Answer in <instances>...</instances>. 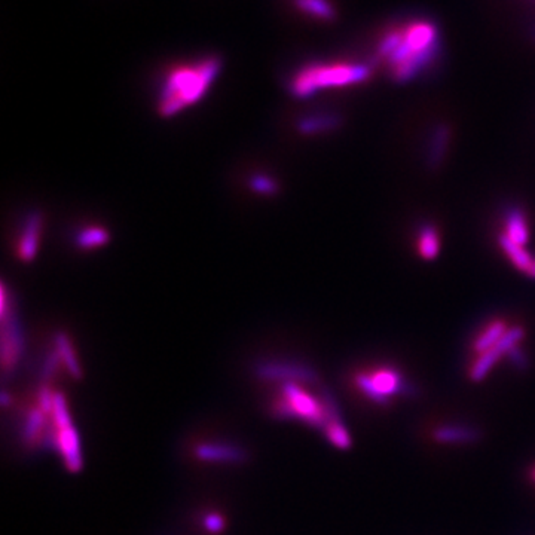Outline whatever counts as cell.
Wrapping results in <instances>:
<instances>
[{
	"label": "cell",
	"mask_w": 535,
	"mask_h": 535,
	"mask_svg": "<svg viewBox=\"0 0 535 535\" xmlns=\"http://www.w3.org/2000/svg\"><path fill=\"white\" fill-rule=\"evenodd\" d=\"M221 70L222 60L214 55L173 67L166 72L159 88L158 113L164 118H171L196 105L207 94Z\"/></svg>",
	"instance_id": "1"
},
{
	"label": "cell",
	"mask_w": 535,
	"mask_h": 535,
	"mask_svg": "<svg viewBox=\"0 0 535 535\" xmlns=\"http://www.w3.org/2000/svg\"><path fill=\"white\" fill-rule=\"evenodd\" d=\"M440 49L438 26L428 20H415L403 26L398 46L383 63L394 82L406 83L428 70L439 60Z\"/></svg>",
	"instance_id": "2"
},
{
	"label": "cell",
	"mask_w": 535,
	"mask_h": 535,
	"mask_svg": "<svg viewBox=\"0 0 535 535\" xmlns=\"http://www.w3.org/2000/svg\"><path fill=\"white\" fill-rule=\"evenodd\" d=\"M375 63H311L292 76L289 91L296 98H308L322 90L356 85L369 79Z\"/></svg>",
	"instance_id": "3"
},
{
	"label": "cell",
	"mask_w": 535,
	"mask_h": 535,
	"mask_svg": "<svg viewBox=\"0 0 535 535\" xmlns=\"http://www.w3.org/2000/svg\"><path fill=\"white\" fill-rule=\"evenodd\" d=\"M282 400H280L275 412L280 416L300 418L317 428H327V418L323 403L300 388L295 382H284L281 387Z\"/></svg>",
	"instance_id": "4"
},
{
	"label": "cell",
	"mask_w": 535,
	"mask_h": 535,
	"mask_svg": "<svg viewBox=\"0 0 535 535\" xmlns=\"http://www.w3.org/2000/svg\"><path fill=\"white\" fill-rule=\"evenodd\" d=\"M525 337V330L521 326H513L507 330L503 338L499 339L492 348H489L487 353L480 354V357L476 360V363L472 366L470 371V378L473 382H480L484 376L489 374V371L494 367V364L503 357L507 356L509 351L519 345V342Z\"/></svg>",
	"instance_id": "5"
},
{
	"label": "cell",
	"mask_w": 535,
	"mask_h": 535,
	"mask_svg": "<svg viewBox=\"0 0 535 535\" xmlns=\"http://www.w3.org/2000/svg\"><path fill=\"white\" fill-rule=\"evenodd\" d=\"M42 233V217L39 214H31L26 221L23 231L18 235V240L15 243L16 256L24 262H30L35 259L39 241Z\"/></svg>",
	"instance_id": "6"
},
{
	"label": "cell",
	"mask_w": 535,
	"mask_h": 535,
	"mask_svg": "<svg viewBox=\"0 0 535 535\" xmlns=\"http://www.w3.org/2000/svg\"><path fill=\"white\" fill-rule=\"evenodd\" d=\"M450 136H452V131L447 124H438L433 127L425 150V164L428 169L436 170L439 165H442L449 149Z\"/></svg>",
	"instance_id": "7"
},
{
	"label": "cell",
	"mask_w": 535,
	"mask_h": 535,
	"mask_svg": "<svg viewBox=\"0 0 535 535\" xmlns=\"http://www.w3.org/2000/svg\"><path fill=\"white\" fill-rule=\"evenodd\" d=\"M2 361L5 369H9L20 359L23 351V338L18 326L12 319V314L11 319H8V315H2Z\"/></svg>",
	"instance_id": "8"
},
{
	"label": "cell",
	"mask_w": 535,
	"mask_h": 535,
	"mask_svg": "<svg viewBox=\"0 0 535 535\" xmlns=\"http://www.w3.org/2000/svg\"><path fill=\"white\" fill-rule=\"evenodd\" d=\"M60 452L63 454L67 467L70 472H78L82 467V454H80V443L79 436L73 425L67 428H57V434L54 438Z\"/></svg>",
	"instance_id": "9"
},
{
	"label": "cell",
	"mask_w": 535,
	"mask_h": 535,
	"mask_svg": "<svg viewBox=\"0 0 535 535\" xmlns=\"http://www.w3.org/2000/svg\"><path fill=\"white\" fill-rule=\"evenodd\" d=\"M262 376L270 379H280L286 382H295V381H304V382H317L319 376H317L315 371L307 366L300 364H271L265 366L260 371Z\"/></svg>",
	"instance_id": "10"
},
{
	"label": "cell",
	"mask_w": 535,
	"mask_h": 535,
	"mask_svg": "<svg viewBox=\"0 0 535 535\" xmlns=\"http://www.w3.org/2000/svg\"><path fill=\"white\" fill-rule=\"evenodd\" d=\"M371 376L374 382L376 383V387L386 396H391V394H403L409 397L416 396V388L410 382L401 378V375L394 369H381Z\"/></svg>",
	"instance_id": "11"
},
{
	"label": "cell",
	"mask_w": 535,
	"mask_h": 535,
	"mask_svg": "<svg viewBox=\"0 0 535 535\" xmlns=\"http://www.w3.org/2000/svg\"><path fill=\"white\" fill-rule=\"evenodd\" d=\"M482 431L468 425H443L433 431V439L439 443H476L482 439Z\"/></svg>",
	"instance_id": "12"
},
{
	"label": "cell",
	"mask_w": 535,
	"mask_h": 535,
	"mask_svg": "<svg viewBox=\"0 0 535 535\" xmlns=\"http://www.w3.org/2000/svg\"><path fill=\"white\" fill-rule=\"evenodd\" d=\"M506 232L504 235L512 241L525 245L529 240V228L525 213L519 207H510L504 214Z\"/></svg>",
	"instance_id": "13"
},
{
	"label": "cell",
	"mask_w": 535,
	"mask_h": 535,
	"mask_svg": "<svg viewBox=\"0 0 535 535\" xmlns=\"http://www.w3.org/2000/svg\"><path fill=\"white\" fill-rule=\"evenodd\" d=\"M418 253L425 260L436 259L440 252L439 231L433 223H424L418 228Z\"/></svg>",
	"instance_id": "14"
},
{
	"label": "cell",
	"mask_w": 535,
	"mask_h": 535,
	"mask_svg": "<svg viewBox=\"0 0 535 535\" xmlns=\"http://www.w3.org/2000/svg\"><path fill=\"white\" fill-rule=\"evenodd\" d=\"M196 455L206 461H226L237 462L244 460V452L238 447L229 445H201L196 449Z\"/></svg>",
	"instance_id": "15"
},
{
	"label": "cell",
	"mask_w": 535,
	"mask_h": 535,
	"mask_svg": "<svg viewBox=\"0 0 535 535\" xmlns=\"http://www.w3.org/2000/svg\"><path fill=\"white\" fill-rule=\"evenodd\" d=\"M498 243H499V247L503 248V252L506 253V256L509 258V260L517 268V270L522 271V272L529 271V268H531L534 259L528 253V250L525 248V245H521V244L512 241L509 237L504 235V233H501L499 238H498Z\"/></svg>",
	"instance_id": "16"
},
{
	"label": "cell",
	"mask_w": 535,
	"mask_h": 535,
	"mask_svg": "<svg viewBox=\"0 0 535 535\" xmlns=\"http://www.w3.org/2000/svg\"><path fill=\"white\" fill-rule=\"evenodd\" d=\"M507 330H509V327H507L506 322H503V320L491 322L487 327L482 330V333L479 334L477 339L473 344V348H475L476 353H479V354L487 353L489 348H492L497 342H499V339L504 337Z\"/></svg>",
	"instance_id": "17"
},
{
	"label": "cell",
	"mask_w": 535,
	"mask_h": 535,
	"mask_svg": "<svg viewBox=\"0 0 535 535\" xmlns=\"http://www.w3.org/2000/svg\"><path fill=\"white\" fill-rule=\"evenodd\" d=\"M300 12L311 15L312 18L322 21L337 20V9L330 0H293Z\"/></svg>",
	"instance_id": "18"
},
{
	"label": "cell",
	"mask_w": 535,
	"mask_h": 535,
	"mask_svg": "<svg viewBox=\"0 0 535 535\" xmlns=\"http://www.w3.org/2000/svg\"><path fill=\"white\" fill-rule=\"evenodd\" d=\"M342 120L337 115H315L299 122V131L302 134H319L332 131L341 125Z\"/></svg>",
	"instance_id": "19"
},
{
	"label": "cell",
	"mask_w": 535,
	"mask_h": 535,
	"mask_svg": "<svg viewBox=\"0 0 535 535\" xmlns=\"http://www.w3.org/2000/svg\"><path fill=\"white\" fill-rule=\"evenodd\" d=\"M55 351L57 354L60 357V361L65 366V369L69 371V374L75 378H80L82 376V372H80V367H79V363H78V359L73 353V348H72V344L69 341V338L65 337L64 333H60L57 339H55Z\"/></svg>",
	"instance_id": "20"
},
{
	"label": "cell",
	"mask_w": 535,
	"mask_h": 535,
	"mask_svg": "<svg viewBox=\"0 0 535 535\" xmlns=\"http://www.w3.org/2000/svg\"><path fill=\"white\" fill-rule=\"evenodd\" d=\"M109 232L102 226H87L82 228L76 237V243L83 250L98 248L107 243Z\"/></svg>",
	"instance_id": "21"
},
{
	"label": "cell",
	"mask_w": 535,
	"mask_h": 535,
	"mask_svg": "<svg viewBox=\"0 0 535 535\" xmlns=\"http://www.w3.org/2000/svg\"><path fill=\"white\" fill-rule=\"evenodd\" d=\"M356 382H357V386H359V388L367 396V397H369V398H372L374 401H376V403L378 405H382V406H387L388 403H390V398H388V396H386V394H383L378 387H376V383L374 382V379H372V376L371 375H366V374H359L357 376H356Z\"/></svg>",
	"instance_id": "22"
},
{
	"label": "cell",
	"mask_w": 535,
	"mask_h": 535,
	"mask_svg": "<svg viewBox=\"0 0 535 535\" xmlns=\"http://www.w3.org/2000/svg\"><path fill=\"white\" fill-rule=\"evenodd\" d=\"M45 412L39 409H33L28 416L24 425V439L27 442H35L39 439V434L43 430V423H45Z\"/></svg>",
	"instance_id": "23"
},
{
	"label": "cell",
	"mask_w": 535,
	"mask_h": 535,
	"mask_svg": "<svg viewBox=\"0 0 535 535\" xmlns=\"http://www.w3.org/2000/svg\"><path fill=\"white\" fill-rule=\"evenodd\" d=\"M329 440L341 449H349L351 447V438L344 424H332L327 425L324 430Z\"/></svg>",
	"instance_id": "24"
},
{
	"label": "cell",
	"mask_w": 535,
	"mask_h": 535,
	"mask_svg": "<svg viewBox=\"0 0 535 535\" xmlns=\"http://www.w3.org/2000/svg\"><path fill=\"white\" fill-rule=\"evenodd\" d=\"M507 357L517 371H526L529 367V359L525 351L521 348V345L513 346L507 353Z\"/></svg>",
	"instance_id": "25"
},
{
	"label": "cell",
	"mask_w": 535,
	"mask_h": 535,
	"mask_svg": "<svg viewBox=\"0 0 535 535\" xmlns=\"http://www.w3.org/2000/svg\"><path fill=\"white\" fill-rule=\"evenodd\" d=\"M253 189L262 194H274L277 191V185H275V181H272L270 177L260 176V177H255Z\"/></svg>",
	"instance_id": "26"
},
{
	"label": "cell",
	"mask_w": 535,
	"mask_h": 535,
	"mask_svg": "<svg viewBox=\"0 0 535 535\" xmlns=\"http://www.w3.org/2000/svg\"><path fill=\"white\" fill-rule=\"evenodd\" d=\"M204 525H206V528H207L210 532H219V531H222V528L225 526L223 519H222V517H221L219 514H208V516L206 517Z\"/></svg>",
	"instance_id": "27"
},
{
	"label": "cell",
	"mask_w": 535,
	"mask_h": 535,
	"mask_svg": "<svg viewBox=\"0 0 535 535\" xmlns=\"http://www.w3.org/2000/svg\"><path fill=\"white\" fill-rule=\"evenodd\" d=\"M526 274H528V277L535 278V259H534V262H532V265H531V268H529V271H528Z\"/></svg>",
	"instance_id": "28"
},
{
	"label": "cell",
	"mask_w": 535,
	"mask_h": 535,
	"mask_svg": "<svg viewBox=\"0 0 535 535\" xmlns=\"http://www.w3.org/2000/svg\"><path fill=\"white\" fill-rule=\"evenodd\" d=\"M532 36H534V39H535V27L532 28Z\"/></svg>",
	"instance_id": "29"
},
{
	"label": "cell",
	"mask_w": 535,
	"mask_h": 535,
	"mask_svg": "<svg viewBox=\"0 0 535 535\" xmlns=\"http://www.w3.org/2000/svg\"><path fill=\"white\" fill-rule=\"evenodd\" d=\"M532 2H534V4H535V0H532Z\"/></svg>",
	"instance_id": "30"
},
{
	"label": "cell",
	"mask_w": 535,
	"mask_h": 535,
	"mask_svg": "<svg viewBox=\"0 0 535 535\" xmlns=\"http://www.w3.org/2000/svg\"><path fill=\"white\" fill-rule=\"evenodd\" d=\"M534 476H535V472H534Z\"/></svg>",
	"instance_id": "31"
}]
</instances>
